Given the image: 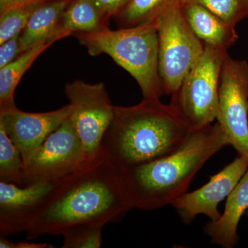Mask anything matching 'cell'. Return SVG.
<instances>
[{
	"mask_svg": "<svg viewBox=\"0 0 248 248\" xmlns=\"http://www.w3.org/2000/svg\"><path fill=\"white\" fill-rule=\"evenodd\" d=\"M132 209L120 169L102 150L57 182L26 232L27 239L62 236L82 223H117Z\"/></svg>",
	"mask_w": 248,
	"mask_h": 248,
	"instance_id": "cell-1",
	"label": "cell"
},
{
	"mask_svg": "<svg viewBox=\"0 0 248 248\" xmlns=\"http://www.w3.org/2000/svg\"><path fill=\"white\" fill-rule=\"evenodd\" d=\"M192 131L171 103L143 99L132 107L115 106L102 150L119 169H126L172 154Z\"/></svg>",
	"mask_w": 248,
	"mask_h": 248,
	"instance_id": "cell-2",
	"label": "cell"
},
{
	"mask_svg": "<svg viewBox=\"0 0 248 248\" xmlns=\"http://www.w3.org/2000/svg\"><path fill=\"white\" fill-rule=\"evenodd\" d=\"M228 145L217 122L192 130L186 143L172 154L120 169L133 208L154 210L172 205L187 192L205 163Z\"/></svg>",
	"mask_w": 248,
	"mask_h": 248,
	"instance_id": "cell-3",
	"label": "cell"
},
{
	"mask_svg": "<svg viewBox=\"0 0 248 248\" xmlns=\"http://www.w3.org/2000/svg\"><path fill=\"white\" fill-rule=\"evenodd\" d=\"M77 40L91 56H110L125 70L141 89L143 99H159L164 94L159 73V38L155 20L135 27L94 32H77Z\"/></svg>",
	"mask_w": 248,
	"mask_h": 248,
	"instance_id": "cell-4",
	"label": "cell"
},
{
	"mask_svg": "<svg viewBox=\"0 0 248 248\" xmlns=\"http://www.w3.org/2000/svg\"><path fill=\"white\" fill-rule=\"evenodd\" d=\"M159 38V73L164 94L177 93L200 60L205 45L186 21L182 0H177L156 18Z\"/></svg>",
	"mask_w": 248,
	"mask_h": 248,
	"instance_id": "cell-5",
	"label": "cell"
},
{
	"mask_svg": "<svg viewBox=\"0 0 248 248\" xmlns=\"http://www.w3.org/2000/svg\"><path fill=\"white\" fill-rule=\"evenodd\" d=\"M228 54L226 50L205 46L200 60L172 95L171 104L192 130L204 128L217 120L221 72Z\"/></svg>",
	"mask_w": 248,
	"mask_h": 248,
	"instance_id": "cell-6",
	"label": "cell"
},
{
	"mask_svg": "<svg viewBox=\"0 0 248 248\" xmlns=\"http://www.w3.org/2000/svg\"><path fill=\"white\" fill-rule=\"evenodd\" d=\"M71 107V117L84 147L86 160L102 151L103 139L114 116L112 105L104 83L76 79L65 86Z\"/></svg>",
	"mask_w": 248,
	"mask_h": 248,
	"instance_id": "cell-7",
	"label": "cell"
},
{
	"mask_svg": "<svg viewBox=\"0 0 248 248\" xmlns=\"http://www.w3.org/2000/svg\"><path fill=\"white\" fill-rule=\"evenodd\" d=\"M86 161L82 143L69 117L24 163L23 184L58 182Z\"/></svg>",
	"mask_w": 248,
	"mask_h": 248,
	"instance_id": "cell-8",
	"label": "cell"
},
{
	"mask_svg": "<svg viewBox=\"0 0 248 248\" xmlns=\"http://www.w3.org/2000/svg\"><path fill=\"white\" fill-rule=\"evenodd\" d=\"M217 122L229 145L248 155V63L227 55L222 69Z\"/></svg>",
	"mask_w": 248,
	"mask_h": 248,
	"instance_id": "cell-9",
	"label": "cell"
},
{
	"mask_svg": "<svg viewBox=\"0 0 248 248\" xmlns=\"http://www.w3.org/2000/svg\"><path fill=\"white\" fill-rule=\"evenodd\" d=\"M248 169V155H239L219 172L212 176L206 184L193 192H186L171 205L185 224H189L200 215L216 221L221 215L218 204L231 195Z\"/></svg>",
	"mask_w": 248,
	"mask_h": 248,
	"instance_id": "cell-10",
	"label": "cell"
},
{
	"mask_svg": "<svg viewBox=\"0 0 248 248\" xmlns=\"http://www.w3.org/2000/svg\"><path fill=\"white\" fill-rule=\"evenodd\" d=\"M57 182L19 186L0 181V236L27 232Z\"/></svg>",
	"mask_w": 248,
	"mask_h": 248,
	"instance_id": "cell-11",
	"label": "cell"
},
{
	"mask_svg": "<svg viewBox=\"0 0 248 248\" xmlns=\"http://www.w3.org/2000/svg\"><path fill=\"white\" fill-rule=\"evenodd\" d=\"M70 115L69 104L44 112H24L16 107L0 112V124L20 151L24 164Z\"/></svg>",
	"mask_w": 248,
	"mask_h": 248,
	"instance_id": "cell-12",
	"label": "cell"
},
{
	"mask_svg": "<svg viewBox=\"0 0 248 248\" xmlns=\"http://www.w3.org/2000/svg\"><path fill=\"white\" fill-rule=\"evenodd\" d=\"M248 209V169L231 195L226 208L216 221L208 222L203 228L212 244L223 248H232L239 242L238 226Z\"/></svg>",
	"mask_w": 248,
	"mask_h": 248,
	"instance_id": "cell-13",
	"label": "cell"
},
{
	"mask_svg": "<svg viewBox=\"0 0 248 248\" xmlns=\"http://www.w3.org/2000/svg\"><path fill=\"white\" fill-rule=\"evenodd\" d=\"M183 11L191 29L205 46L228 51L237 41L236 27L227 24L203 6L183 2Z\"/></svg>",
	"mask_w": 248,
	"mask_h": 248,
	"instance_id": "cell-14",
	"label": "cell"
},
{
	"mask_svg": "<svg viewBox=\"0 0 248 248\" xmlns=\"http://www.w3.org/2000/svg\"><path fill=\"white\" fill-rule=\"evenodd\" d=\"M69 4V0L46 1L34 11L21 33L20 54L42 41L62 39L57 35V30L62 15Z\"/></svg>",
	"mask_w": 248,
	"mask_h": 248,
	"instance_id": "cell-15",
	"label": "cell"
},
{
	"mask_svg": "<svg viewBox=\"0 0 248 248\" xmlns=\"http://www.w3.org/2000/svg\"><path fill=\"white\" fill-rule=\"evenodd\" d=\"M58 40L48 39L42 41L0 69V112L17 107L15 104V93L22 77L36 59Z\"/></svg>",
	"mask_w": 248,
	"mask_h": 248,
	"instance_id": "cell-16",
	"label": "cell"
},
{
	"mask_svg": "<svg viewBox=\"0 0 248 248\" xmlns=\"http://www.w3.org/2000/svg\"><path fill=\"white\" fill-rule=\"evenodd\" d=\"M107 22L92 0H76L62 15L57 35L64 38L77 32H97L108 27Z\"/></svg>",
	"mask_w": 248,
	"mask_h": 248,
	"instance_id": "cell-17",
	"label": "cell"
},
{
	"mask_svg": "<svg viewBox=\"0 0 248 248\" xmlns=\"http://www.w3.org/2000/svg\"><path fill=\"white\" fill-rule=\"evenodd\" d=\"M177 0H130L115 16L122 27H131L155 20Z\"/></svg>",
	"mask_w": 248,
	"mask_h": 248,
	"instance_id": "cell-18",
	"label": "cell"
},
{
	"mask_svg": "<svg viewBox=\"0 0 248 248\" xmlns=\"http://www.w3.org/2000/svg\"><path fill=\"white\" fill-rule=\"evenodd\" d=\"M24 165L20 151L0 124V181L24 186Z\"/></svg>",
	"mask_w": 248,
	"mask_h": 248,
	"instance_id": "cell-19",
	"label": "cell"
},
{
	"mask_svg": "<svg viewBox=\"0 0 248 248\" xmlns=\"http://www.w3.org/2000/svg\"><path fill=\"white\" fill-rule=\"evenodd\" d=\"M184 3H194L203 6L227 24H236L248 17V0H182Z\"/></svg>",
	"mask_w": 248,
	"mask_h": 248,
	"instance_id": "cell-20",
	"label": "cell"
},
{
	"mask_svg": "<svg viewBox=\"0 0 248 248\" xmlns=\"http://www.w3.org/2000/svg\"><path fill=\"white\" fill-rule=\"evenodd\" d=\"M105 225L87 223L67 230L62 236L63 248H99L103 244L102 231Z\"/></svg>",
	"mask_w": 248,
	"mask_h": 248,
	"instance_id": "cell-21",
	"label": "cell"
},
{
	"mask_svg": "<svg viewBox=\"0 0 248 248\" xmlns=\"http://www.w3.org/2000/svg\"><path fill=\"white\" fill-rule=\"evenodd\" d=\"M43 2L15 8L0 16V45L21 33L27 27L31 15Z\"/></svg>",
	"mask_w": 248,
	"mask_h": 248,
	"instance_id": "cell-22",
	"label": "cell"
},
{
	"mask_svg": "<svg viewBox=\"0 0 248 248\" xmlns=\"http://www.w3.org/2000/svg\"><path fill=\"white\" fill-rule=\"evenodd\" d=\"M21 33L17 34L0 45V69L14 61L18 55H20Z\"/></svg>",
	"mask_w": 248,
	"mask_h": 248,
	"instance_id": "cell-23",
	"label": "cell"
},
{
	"mask_svg": "<svg viewBox=\"0 0 248 248\" xmlns=\"http://www.w3.org/2000/svg\"><path fill=\"white\" fill-rule=\"evenodd\" d=\"M107 20L117 16L130 0H92Z\"/></svg>",
	"mask_w": 248,
	"mask_h": 248,
	"instance_id": "cell-24",
	"label": "cell"
},
{
	"mask_svg": "<svg viewBox=\"0 0 248 248\" xmlns=\"http://www.w3.org/2000/svg\"><path fill=\"white\" fill-rule=\"evenodd\" d=\"M0 248H52L53 246L48 244L19 241L13 242L5 236H0Z\"/></svg>",
	"mask_w": 248,
	"mask_h": 248,
	"instance_id": "cell-25",
	"label": "cell"
},
{
	"mask_svg": "<svg viewBox=\"0 0 248 248\" xmlns=\"http://www.w3.org/2000/svg\"><path fill=\"white\" fill-rule=\"evenodd\" d=\"M46 0H0V16L9 10L42 2Z\"/></svg>",
	"mask_w": 248,
	"mask_h": 248,
	"instance_id": "cell-26",
	"label": "cell"
},
{
	"mask_svg": "<svg viewBox=\"0 0 248 248\" xmlns=\"http://www.w3.org/2000/svg\"><path fill=\"white\" fill-rule=\"evenodd\" d=\"M246 215H247V216L248 217V209L247 211H246Z\"/></svg>",
	"mask_w": 248,
	"mask_h": 248,
	"instance_id": "cell-27",
	"label": "cell"
},
{
	"mask_svg": "<svg viewBox=\"0 0 248 248\" xmlns=\"http://www.w3.org/2000/svg\"><path fill=\"white\" fill-rule=\"evenodd\" d=\"M46 1H53V0H46Z\"/></svg>",
	"mask_w": 248,
	"mask_h": 248,
	"instance_id": "cell-28",
	"label": "cell"
}]
</instances>
